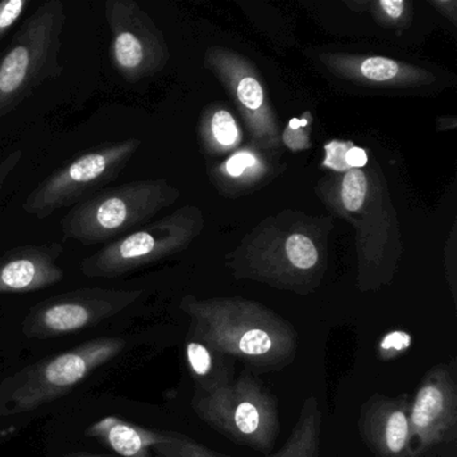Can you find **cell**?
I'll return each instance as SVG.
<instances>
[{"instance_id": "obj_1", "label": "cell", "mask_w": 457, "mask_h": 457, "mask_svg": "<svg viewBox=\"0 0 457 457\" xmlns=\"http://www.w3.org/2000/svg\"><path fill=\"white\" fill-rule=\"evenodd\" d=\"M183 309L194 320L195 339L253 368L279 370L298 352L293 326L258 304L187 299Z\"/></svg>"}, {"instance_id": "obj_2", "label": "cell", "mask_w": 457, "mask_h": 457, "mask_svg": "<svg viewBox=\"0 0 457 457\" xmlns=\"http://www.w3.org/2000/svg\"><path fill=\"white\" fill-rule=\"evenodd\" d=\"M66 20L62 0H47L23 22L0 55V119L17 111L44 82L62 73L60 54Z\"/></svg>"}, {"instance_id": "obj_3", "label": "cell", "mask_w": 457, "mask_h": 457, "mask_svg": "<svg viewBox=\"0 0 457 457\" xmlns=\"http://www.w3.org/2000/svg\"><path fill=\"white\" fill-rule=\"evenodd\" d=\"M192 408L224 437L256 451H271L279 436L277 398L248 371L215 392L195 393Z\"/></svg>"}, {"instance_id": "obj_4", "label": "cell", "mask_w": 457, "mask_h": 457, "mask_svg": "<svg viewBox=\"0 0 457 457\" xmlns=\"http://www.w3.org/2000/svg\"><path fill=\"white\" fill-rule=\"evenodd\" d=\"M168 195L162 181H132L100 189L63 216V237L84 245L113 242L154 216Z\"/></svg>"}, {"instance_id": "obj_5", "label": "cell", "mask_w": 457, "mask_h": 457, "mask_svg": "<svg viewBox=\"0 0 457 457\" xmlns=\"http://www.w3.org/2000/svg\"><path fill=\"white\" fill-rule=\"evenodd\" d=\"M140 144L137 138H124L87 149L42 180L26 197L23 211L46 219L63 208L74 207L116 180Z\"/></svg>"}, {"instance_id": "obj_6", "label": "cell", "mask_w": 457, "mask_h": 457, "mask_svg": "<svg viewBox=\"0 0 457 457\" xmlns=\"http://www.w3.org/2000/svg\"><path fill=\"white\" fill-rule=\"evenodd\" d=\"M120 338L93 339L39 363L26 373L25 378L12 393V413H28L71 392L104 363L113 360L124 350Z\"/></svg>"}, {"instance_id": "obj_7", "label": "cell", "mask_w": 457, "mask_h": 457, "mask_svg": "<svg viewBox=\"0 0 457 457\" xmlns=\"http://www.w3.org/2000/svg\"><path fill=\"white\" fill-rule=\"evenodd\" d=\"M104 14L111 31L112 63L124 81H140L154 73L162 58L159 34L135 0H106Z\"/></svg>"}, {"instance_id": "obj_8", "label": "cell", "mask_w": 457, "mask_h": 457, "mask_svg": "<svg viewBox=\"0 0 457 457\" xmlns=\"http://www.w3.org/2000/svg\"><path fill=\"white\" fill-rule=\"evenodd\" d=\"M409 424L417 457L454 440L457 389L449 366L438 365L425 374L411 403Z\"/></svg>"}, {"instance_id": "obj_9", "label": "cell", "mask_w": 457, "mask_h": 457, "mask_svg": "<svg viewBox=\"0 0 457 457\" xmlns=\"http://www.w3.org/2000/svg\"><path fill=\"white\" fill-rule=\"evenodd\" d=\"M140 294V291L104 288L63 294L33 310L26 322V330L37 337L73 333L116 314L136 301Z\"/></svg>"}, {"instance_id": "obj_10", "label": "cell", "mask_w": 457, "mask_h": 457, "mask_svg": "<svg viewBox=\"0 0 457 457\" xmlns=\"http://www.w3.org/2000/svg\"><path fill=\"white\" fill-rule=\"evenodd\" d=\"M173 224H160L124 235L81 262L87 278H117L140 269L172 250Z\"/></svg>"}, {"instance_id": "obj_11", "label": "cell", "mask_w": 457, "mask_h": 457, "mask_svg": "<svg viewBox=\"0 0 457 457\" xmlns=\"http://www.w3.org/2000/svg\"><path fill=\"white\" fill-rule=\"evenodd\" d=\"M411 401L376 395L361 411V436L377 457H417L409 424Z\"/></svg>"}, {"instance_id": "obj_12", "label": "cell", "mask_w": 457, "mask_h": 457, "mask_svg": "<svg viewBox=\"0 0 457 457\" xmlns=\"http://www.w3.org/2000/svg\"><path fill=\"white\" fill-rule=\"evenodd\" d=\"M60 243L28 245L12 248L0 256V294L44 290L62 282L65 272L58 264Z\"/></svg>"}, {"instance_id": "obj_13", "label": "cell", "mask_w": 457, "mask_h": 457, "mask_svg": "<svg viewBox=\"0 0 457 457\" xmlns=\"http://www.w3.org/2000/svg\"><path fill=\"white\" fill-rule=\"evenodd\" d=\"M87 436L97 438L120 456L149 457L151 449L170 441L172 433L154 432L117 417L108 416L95 422L87 430Z\"/></svg>"}, {"instance_id": "obj_14", "label": "cell", "mask_w": 457, "mask_h": 457, "mask_svg": "<svg viewBox=\"0 0 457 457\" xmlns=\"http://www.w3.org/2000/svg\"><path fill=\"white\" fill-rule=\"evenodd\" d=\"M186 355L197 393L207 395L234 381V360L204 342H187Z\"/></svg>"}, {"instance_id": "obj_15", "label": "cell", "mask_w": 457, "mask_h": 457, "mask_svg": "<svg viewBox=\"0 0 457 457\" xmlns=\"http://www.w3.org/2000/svg\"><path fill=\"white\" fill-rule=\"evenodd\" d=\"M322 435V411L317 398H307L302 406L298 421L291 430L290 437L280 451L261 457H320ZM242 457V456H226Z\"/></svg>"}, {"instance_id": "obj_16", "label": "cell", "mask_w": 457, "mask_h": 457, "mask_svg": "<svg viewBox=\"0 0 457 457\" xmlns=\"http://www.w3.org/2000/svg\"><path fill=\"white\" fill-rule=\"evenodd\" d=\"M154 449L162 457H220L202 444L178 433H172L170 441L159 444Z\"/></svg>"}, {"instance_id": "obj_17", "label": "cell", "mask_w": 457, "mask_h": 457, "mask_svg": "<svg viewBox=\"0 0 457 457\" xmlns=\"http://www.w3.org/2000/svg\"><path fill=\"white\" fill-rule=\"evenodd\" d=\"M286 253L291 264L299 270L312 269L318 262L317 248L304 235H291L286 243Z\"/></svg>"}, {"instance_id": "obj_18", "label": "cell", "mask_w": 457, "mask_h": 457, "mask_svg": "<svg viewBox=\"0 0 457 457\" xmlns=\"http://www.w3.org/2000/svg\"><path fill=\"white\" fill-rule=\"evenodd\" d=\"M368 180L360 170H353L345 176L342 183V203L350 212H355L365 202Z\"/></svg>"}, {"instance_id": "obj_19", "label": "cell", "mask_w": 457, "mask_h": 457, "mask_svg": "<svg viewBox=\"0 0 457 457\" xmlns=\"http://www.w3.org/2000/svg\"><path fill=\"white\" fill-rule=\"evenodd\" d=\"M411 336L406 331L395 330L390 333L385 334L379 339L377 352H378L379 358L382 361H393L395 358L401 357L403 353L411 349Z\"/></svg>"}, {"instance_id": "obj_20", "label": "cell", "mask_w": 457, "mask_h": 457, "mask_svg": "<svg viewBox=\"0 0 457 457\" xmlns=\"http://www.w3.org/2000/svg\"><path fill=\"white\" fill-rule=\"evenodd\" d=\"M30 4V0H0V41L20 22Z\"/></svg>"}, {"instance_id": "obj_21", "label": "cell", "mask_w": 457, "mask_h": 457, "mask_svg": "<svg viewBox=\"0 0 457 457\" xmlns=\"http://www.w3.org/2000/svg\"><path fill=\"white\" fill-rule=\"evenodd\" d=\"M361 73L371 81H389L397 76L398 65L395 61L386 60V58H368L361 65Z\"/></svg>"}, {"instance_id": "obj_22", "label": "cell", "mask_w": 457, "mask_h": 457, "mask_svg": "<svg viewBox=\"0 0 457 457\" xmlns=\"http://www.w3.org/2000/svg\"><path fill=\"white\" fill-rule=\"evenodd\" d=\"M212 132L221 145H232L239 137V130L235 124L234 117L228 112L220 111L213 116Z\"/></svg>"}, {"instance_id": "obj_23", "label": "cell", "mask_w": 457, "mask_h": 457, "mask_svg": "<svg viewBox=\"0 0 457 457\" xmlns=\"http://www.w3.org/2000/svg\"><path fill=\"white\" fill-rule=\"evenodd\" d=\"M237 97L245 108L258 111L263 104V90L255 79L245 77L237 87Z\"/></svg>"}, {"instance_id": "obj_24", "label": "cell", "mask_w": 457, "mask_h": 457, "mask_svg": "<svg viewBox=\"0 0 457 457\" xmlns=\"http://www.w3.org/2000/svg\"><path fill=\"white\" fill-rule=\"evenodd\" d=\"M22 159L23 152L17 149V151L10 152L4 160H0V192L4 189L7 179L14 173Z\"/></svg>"}, {"instance_id": "obj_25", "label": "cell", "mask_w": 457, "mask_h": 457, "mask_svg": "<svg viewBox=\"0 0 457 457\" xmlns=\"http://www.w3.org/2000/svg\"><path fill=\"white\" fill-rule=\"evenodd\" d=\"M253 164H255V157L251 154H247V152H242V154H237L228 160L227 170H228L229 175L240 176L247 168L253 167Z\"/></svg>"}, {"instance_id": "obj_26", "label": "cell", "mask_w": 457, "mask_h": 457, "mask_svg": "<svg viewBox=\"0 0 457 457\" xmlns=\"http://www.w3.org/2000/svg\"><path fill=\"white\" fill-rule=\"evenodd\" d=\"M345 162H346L347 167L358 170V168L365 167L366 162H368V156H366L363 149L352 148L346 152Z\"/></svg>"}, {"instance_id": "obj_27", "label": "cell", "mask_w": 457, "mask_h": 457, "mask_svg": "<svg viewBox=\"0 0 457 457\" xmlns=\"http://www.w3.org/2000/svg\"><path fill=\"white\" fill-rule=\"evenodd\" d=\"M381 7L385 10L387 15L390 18H398L401 14H403V6L405 4L401 2V0H381Z\"/></svg>"}, {"instance_id": "obj_28", "label": "cell", "mask_w": 457, "mask_h": 457, "mask_svg": "<svg viewBox=\"0 0 457 457\" xmlns=\"http://www.w3.org/2000/svg\"><path fill=\"white\" fill-rule=\"evenodd\" d=\"M65 457H106L103 454L89 453V452H76V453L66 454Z\"/></svg>"}]
</instances>
